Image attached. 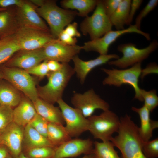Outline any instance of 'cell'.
<instances>
[{
	"label": "cell",
	"mask_w": 158,
	"mask_h": 158,
	"mask_svg": "<svg viewBox=\"0 0 158 158\" xmlns=\"http://www.w3.org/2000/svg\"><path fill=\"white\" fill-rule=\"evenodd\" d=\"M111 141L94 142L93 158H121Z\"/></svg>",
	"instance_id": "28"
},
{
	"label": "cell",
	"mask_w": 158,
	"mask_h": 158,
	"mask_svg": "<svg viewBox=\"0 0 158 158\" xmlns=\"http://www.w3.org/2000/svg\"><path fill=\"white\" fill-rule=\"evenodd\" d=\"M140 93L144 101V105L152 112L158 105V97L155 90L146 91L141 88Z\"/></svg>",
	"instance_id": "32"
},
{
	"label": "cell",
	"mask_w": 158,
	"mask_h": 158,
	"mask_svg": "<svg viewBox=\"0 0 158 158\" xmlns=\"http://www.w3.org/2000/svg\"><path fill=\"white\" fill-rule=\"evenodd\" d=\"M47 64L50 72H55L60 69L62 66V63L54 60L47 61Z\"/></svg>",
	"instance_id": "42"
},
{
	"label": "cell",
	"mask_w": 158,
	"mask_h": 158,
	"mask_svg": "<svg viewBox=\"0 0 158 158\" xmlns=\"http://www.w3.org/2000/svg\"><path fill=\"white\" fill-rule=\"evenodd\" d=\"M131 0H122L118 7L110 17L112 26L116 30L124 29L128 18Z\"/></svg>",
	"instance_id": "25"
},
{
	"label": "cell",
	"mask_w": 158,
	"mask_h": 158,
	"mask_svg": "<svg viewBox=\"0 0 158 158\" xmlns=\"http://www.w3.org/2000/svg\"><path fill=\"white\" fill-rule=\"evenodd\" d=\"M16 158H31L26 156L24 153L22 152Z\"/></svg>",
	"instance_id": "45"
},
{
	"label": "cell",
	"mask_w": 158,
	"mask_h": 158,
	"mask_svg": "<svg viewBox=\"0 0 158 158\" xmlns=\"http://www.w3.org/2000/svg\"><path fill=\"white\" fill-rule=\"evenodd\" d=\"M13 35L21 50L43 48L55 39L50 32L26 27H19Z\"/></svg>",
	"instance_id": "9"
},
{
	"label": "cell",
	"mask_w": 158,
	"mask_h": 158,
	"mask_svg": "<svg viewBox=\"0 0 158 158\" xmlns=\"http://www.w3.org/2000/svg\"><path fill=\"white\" fill-rule=\"evenodd\" d=\"M97 1V0H63L60 4L65 9L76 10L78 15L86 17L95 8Z\"/></svg>",
	"instance_id": "23"
},
{
	"label": "cell",
	"mask_w": 158,
	"mask_h": 158,
	"mask_svg": "<svg viewBox=\"0 0 158 158\" xmlns=\"http://www.w3.org/2000/svg\"><path fill=\"white\" fill-rule=\"evenodd\" d=\"M143 1L142 0H131L129 10V15L127 25H131L134 16L139 8Z\"/></svg>",
	"instance_id": "38"
},
{
	"label": "cell",
	"mask_w": 158,
	"mask_h": 158,
	"mask_svg": "<svg viewBox=\"0 0 158 158\" xmlns=\"http://www.w3.org/2000/svg\"><path fill=\"white\" fill-rule=\"evenodd\" d=\"M3 78V75L1 71H0V79Z\"/></svg>",
	"instance_id": "47"
},
{
	"label": "cell",
	"mask_w": 158,
	"mask_h": 158,
	"mask_svg": "<svg viewBox=\"0 0 158 158\" xmlns=\"http://www.w3.org/2000/svg\"><path fill=\"white\" fill-rule=\"evenodd\" d=\"M119 58V56L115 54L100 55L95 59L84 61L77 55L72 59L74 66L73 68L81 83L83 84L87 75L93 69L97 66L106 63L110 59H116Z\"/></svg>",
	"instance_id": "18"
},
{
	"label": "cell",
	"mask_w": 158,
	"mask_h": 158,
	"mask_svg": "<svg viewBox=\"0 0 158 158\" xmlns=\"http://www.w3.org/2000/svg\"><path fill=\"white\" fill-rule=\"evenodd\" d=\"M23 146L25 150L40 147H54L47 138L38 132L29 124L24 127Z\"/></svg>",
	"instance_id": "22"
},
{
	"label": "cell",
	"mask_w": 158,
	"mask_h": 158,
	"mask_svg": "<svg viewBox=\"0 0 158 158\" xmlns=\"http://www.w3.org/2000/svg\"><path fill=\"white\" fill-rule=\"evenodd\" d=\"M34 104L30 100L22 99L13 112V122L24 127L28 124L37 114Z\"/></svg>",
	"instance_id": "21"
},
{
	"label": "cell",
	"mask_w": 158,
	"mask_h": 158,
	"mask_svg": "<svg viewBox=\"0 0 158 158\" xmlns=\"http://www.w3.org/2000/svg\"><path fill=\"white\" fill-rule=\"evenodd\" d=\"M102 70L107 76L103 80L104 85H113L119 87L123 84L131 86L135 92L134 99L143 101L138 85L139 78L142 73L141 63H138L129 68L123 69H107Z\"/></svg>",
	"instance_id": "5"
},
{
	"label": "cell",
	"mask_w": 158,
	"mask_h": 158,
	"mask_svg": "<svg viewBox=\"0 0 158 158\" xmlns=\"http://www.w3.org/2000/svg\"><path fill=\"white\" fill-rule=\"evenodd\" d=\"M55 148L50 146L36 147L25 150L24 154L31 158H53Z\"/></svg>",
	"instance_id": "29"
},
{
	"label": "cell",
	"mask_w": 158,
	"mask_h": 158,
	"mask_svg": "<svg viewBox=\"0 0 158 158\" xmlns=\"http://www.w3.org/2000/svg\"><path fill=\"white\" fill-rule=\"evenodd\" d=\"M36 9L39 15L47 22L51 34L55 39H58L65 27L78 15L77 11L61 8L54 1H44L42 5Z\"/></svg>",
	"instance_id": "3"
},
{
	"label": "cell",
	"mask_w": 158,
	"mask_h": 158,
	"mask_svg": "<svg viewBox=\"0 0 158 158\" xmlns=\"http://www.w3.org/2000/svg\"><path fill=\"white\" fill-rule=\"evenodd\" d=\"M121 1L122 0H103L106 12L109 18L116 10Z\"/></svg>",
	"instance_id": "37"
},
{
	"label": "cell",
	"mask_w": 158,
	"mask_h": 158,
	"mask_svg": "<svg viewBox=\"0 0 158 158\" xmlns=\"http://www.w3.org/2000/svg\"><path fill=\"white\" fill-rule=\"evenodd\" d=\"M93 13L85 17L80 25L83 34L89 35L91 40L99 38L112 30L113 26L105 11L103 0H97Z\"/></svg>",
	"instance_id": "6"
},
{
	"label": "cell",
	"mask_w": 158,
	"mask_h": 158,
	"mask_svg": "<svg viewBox=\"0 0 158 158\" xmlns=\"http://www.w3.org/2000/svg\"><path fill=\"white\" fill-rule=\"evenodd\" d=\"M158 3V0H150L137 16L135 19V25L138 29L140 30L141 23L143 19L154 9Z\"/></svg>",
	"instance_id": "35"
},
{
	"label": "cell",
	"mask_w": 158,
	"mask_h": 158,
	"mask_svg": "<svg viewBox=\"0 0 158 158\" xmlns=\"http://www.w3.org/2000/svg\"><path fill=\"white\" fill-rule=\"evenodd\" d=\"M9 153L7 147L4 145L0 144V158H7Z\"/></svg>",
	"instance_id": "43"
},
{
	"label": "cell",
	"mask_w": 158,
	"mask_h": 158,
	"mask_svg": "<svg viewBox=\"0 0 158 158\" xmlns=\"http://www.w3.org/2000/svg\"><path fill=\"white\" fill-rule=\"evenodd\" d=\"M87 119L88 131L94 138L102 142L110 141L113 134L118 132L120 124V118L109 109L103 111L99 115H92Z\"/></svg>",
	"instance_id": "4"
},
{
	"label": "cell",
	"mask_w": 158,
	"mask_h": 158,
	"mask_svg": "<svg viewBox=\"0 0 158 158\" xmlns=\"http://www.w3.org/2000/svg\"><path fill=\"white\" fill-rule=\"evenodd\" d=\"M6 10V8H2L0 7V11H4V10Z\"/></svg>",
	"instance_id": "48"
},
{
	"label": "cell",
	"mask_w": 158,
	"mask_h": 158,
	"mask_svg": "<svg viewBox=\"0 0 158 158\" xmlns=\"http://www.w3.org/2000/svg\"><path fill=\"white\" fill-rule=\"evenodd\" d=\"M58 39L63 43L70 45H75L77 42L76 37L70 36L64 30L59 34Z\"/></svg>",
	"instance_id": "39"
},
{
	"label": "cell",
	"mask_w": 158,
	"mask_h": 158,
	"mask_svg": "<svg viewBox=\"0 0 158 158\" xmlns=\"http://www.w3.org/2000/svg\"><path fill=\"white\" fill-rule=\"evenodd\" d=\"M23 1L18 7L16 21L20 27H26L49 32L45 23L36 11L31 2Z\"/></svg>",
	"instance_id": "16"
},
{
	"label": "cell",
	"mask_w": 158,
	"mask_h": 158,
	"mask_svg": "<svg viewBox=\"0 0 158 158\" xmlns=\"http://www.w3.org/2000/svg\"><path fill=\"white\" fill-rule=\"evenodd\" d=\"M30 1L33 4L35 5L40 7L41 6L44 4V1L42 0H31Z\"/></svg>",
	"instance_id": "44"
},
{
	"label": "cell",
	"mask_w": 158,
	"mask_h": 158,
	"mask_svg": "<svg viewBox=\"0 0 158 158\" xmlns=\"http://www.w3.org/2000/svg\"><path fill=\"white\" fill-rule=\"evenodd\" d=\"M73 68L68 63H62L59 70L50 72L47 75L48 82L40 87L38 91L41 99L53 104L62 99L63 92L73 75Z\"/></svg>",
	"instance_id": "2"
},
{
	"label": "cell",
	"mask_w": 158,
	"mask_h": 158,
	"mask_svg": "<svg viewBox=\"0 0 158 158\" xmlns=\"http://www.w3.org/2000/svg\"><path fill=\"white\" fill-rule=\"evenodd\" d=\"M47 60H45L34 67L26 70L29 74L43 78L47 76L50 71L47 64Z\"/></svg>",
	"instance_id": "36"
},
{
	"label": "cell",
	"mask_w": 158,
	"mask_h": 158,
	"mask_svg": "<svg viewBox=\"0 0 158 158\" xmlns=\"http://www.w3.org/2000/svg\"><path fill=\"white\" fill-rule=\"evenodd\" d=\"M135 33L142 35L148 40H150L149 34L138 29L135 25L121 30H111L102 36L85 42L82 46V50L86 51H93L100 55L107 54L110 46L121 35L127 33Z\"/></svg>",
	"instance_id": "10"
},
{
	"label": "cell",
	"mask_w": 158,
	"mask_h": 158,
	"mask_svg": "<svg viewBox=\"0 0 158 158\" xmlns=\"http://www.w3.org/2000/svg\"><path fill=\"white\" fill-rule=\"evenodd\" d=\"M1 72L3 78L23 92L32 102L39 98L34 80L26 70L5 66L2 68Z\"/></svg>",
	"instance_id": "8"
},
{
	"label": "cell",
	"mask_w": 158,
	"mask_h": 158,
	"mask_svg": "<svg viewBox=\"0 0 158 158\" xmlns=\"http://www.w3.org/2000/svg\"><path fill=\"white\" fill-rule=\"evenodd\" d=\"M24 134V127L13 122L0 134V144L5 146L16 158L22 152Z\"/></svg>",
	"instance_id": "15"
},
{
	"label": "cell",
	"mask_w": 158,
	"mask_h": 158,
	"mask_svg": "<svg viewBox=\"0 0 158 158\" xmlns=\"http://www.w3.org/2000/svg\"><path fill=\"white\" fill-rule=\"evenodd\" d=\"M77 28V23L74 22L67 25L64 30L66 33L72 37H80L81 36V34L78 30Z\"/></svg>",
	"instance_id": "40"
},
{
	"label": "cell",
	"mask_w": 158,
	"mask_h": 158,
	"mask_svg": "<svg viewBox=\"0 0 158 158\" xmlns=\"http://www.w3.org/2000/svg\"><path fill=\"white\" fill-rule=\"evenodd\" d=\"M143 153L147 158L158 157V138L148 141L143 142L142 147Z\"/></svg>",
	"instance_id": "33"
},
{
	"label": "cell",
	"mask_w": 158,
	"mask_h": 158,
	"mask_svg": "<svg viewBox=\"0 0 158 158\" xmlns=\"http://www.w3.org/2000/svg\"><path fill=\"white\" fill-rule=\"evenodd\" d=\"M57 103L66 124L65 128L71 138L78 137L88 130V119L79 110L69 105L62 99L59 100Z\"/></svg>",
	"instance_id": "11"
},
{
	"label": "cell",
	"mask_w": 158,
	"mask_h": 158,
	"mask_svg": "<svg viewBox=\"0 0 158 158\" xmlns=\"http://www.w3.org/2000/svg\"><path fill=\"white\" fill-rule=\"evenodd\" d=\"M82 50V46L65 44L55 39L43 48L45 60H54L61 63H68Z\"/></svg>",
	"instance_id": "13"
},
{
	"label": "cell",
	"mask_w": 158,
	"mask_h": 158,
	"mask_svg": "<svg viewBox=\"0 0 158 158\" xmlns=\"http://www.w3.org/2000/svg\"><path fill=\"white\" fill-rule=\"evenodd\" d=\"M47 138L55 147L72 139L63 125L49 122Z\"/></svg>",
	"instance_id": "24"
},
{
	"label": "cell",
	"mask_w": 158,
	"mask_h": 158,
	"mask_svg": "<svg viewBox=\"0 0 158 158\" xmlns=\"http://www.w3.org/2000/svg\"><path fill=\"white\" fill-rule=\"evenodd\" d=\"M23 1L21 0H0V7L6 8V7L13 5L18 7L22 4Z\"/></svg>",
	"instance_id": "41"
},
{
	"label": "cell",
	"mask_w": 158,
	"mask_h": 158,
	"mask_svg": "<svg viewBox=\"0 0 158 158\" xmlns=\"http://www.w3.org/2000/svg\"><path fill=\"white\" fill-rule=\"evenodd\" d=\"M16 21L9 11H0V35H7L6 34L15 26Z\"/></svg>",
	"instance_id": "30"
},
{
	"label": "cell",
	"mask_w": 158,
	"mask_h": 158,
	"mask_svg": "<svg viewBox=\"0 0 158 158\" xmlns=\"http://www.w3.org/2000/svg\"><path fill=\"white\" fill-rule=\"evenodd\" d=\"M93 149L94 143L89 139H71L55 148L53 158H72L83 154H92Z\"/></svg>",
	"instance_id": "14"
},
{
	"label": "cell",
	"mask_w": 158,
	"mask_h": 158,
	"mask_svg": "<svg viewBox=\"0 0 158 158\" xmlns=\"http://www.w3.org/2000/svg\"><path fill=\"white\" fill-rule=\"evenodd\" d=\"M48 123L37 113L29 124L38 132L47 138Z\"/></svg>",
	"instance_id": "34"
},
{
	"label": "cell",
	"mask_w": 158,
	"mask_h": 158,
	"mask_svg": "<svg viewBox=\"0 0 158 158\" xmlns=\"http://www.w3.org/2000/svg\"><path fill=\"white\" fill-rule=\"evenodd\" d=\"M21 99L19 93L13 87L0 83V104L12 107H16Z\"/></svg>",
	"instance_id": "27"
},
{
	"label": "cell",
	"mask_w": 158,
	"mask_h": 158,
	"mask_svg": "<svg viewBox=\"0 0 158 158\" xmlns=\"http://www.w3.org/2000/svg\"><path fill=\"white\" fill-rule=\"evenodd\" d=\"M32 103L37 113L48 122L63 125L65 123L59 107L39 98Z\"/></svg>",
	"instance_id": "19"
},
{
	"label": "cell",
	"mask_w": 158,
	"mask_h": 158,
	"mask_svg": "<svg viewBox=\"0 0 158 158\" xmlns=\"http://www.w3.org/2000/svg\"><path fill=\"white\" fill-rule=\"evenodd\" d=\"M7 63L6 66L27 70L45 60L43 48L34 50H20Z\"/></svg>",
	"instance_id": "17"
},
{
	"label": "cell",
	"mask_w": 158,
	"mask_h": 158,
	"mask_svg": "<svg viewBox=\"0 0 158 158\" xmlns=\"http://www.w3.org/2000/svg\"><path fill=\"white\" fill-rule=\"evenodd\" d=\"M71 101L74 107L87 118L92 115L96 109L105 111L109 108V104L96 94L92 89L83 93H74Z\"/></svg>",
	"instance_id": "12"
},
{
	"label": "cell",
	"mask_w": 158,
	"mask_h": 158,
	"mask_svg": "<svg viewBox=\"0 0 158 158\" xmlns=\"http://www.w3.org/2000/svg\"><path fill=\"white\" fill-rule=\"evenodd\" d=\"M12 107L0 104V134L13 122Z\"/></svg>",
	"instance_id": "31"
},
{
	"label": "cell",
	"mask_w": 158,
	"mask_h": 158,
	"mask_svg": "<svg viewBox=\"0 0 158 158\" xmlns=\"http://www.w3.org/2000/svg\"><path fill=\"white\" fill-rule=\"evenodd\" d=\"M20 50L13 34L2 37L0 40V64Z\"/></svg>",
	"instance_id": "26"
},
{
	"label": "cell",
	"mask_w": 158,
	"mask_h": 158,
	"mask_svg": "<svg viewBox=\"0 0 158 158\" xmlns=\"http://www.w3.org/2000/svg\"><path fill=\"white\" fill-rule=\"evenodd\" d=\"M131 109L139 116L140 126L138 131L141 139L144 142L150 140L153 130L158 127V121L150 118V111L144 105L140 108L132 107Z\"/></svg>",
	"instance_id": "20"
},
{
	"label": "cell",
	"mask_w": 158,
	"mask_h": 158,
	"mask_svg": "<svg viewBox=\"0 0 158 158\" xmlns=\"http://www.w3.org/2000/svg\"><path fill=\"white\" fill-rule=\"evenodd\" d=\"M80 158H93V154L85 155L83 157Z\"/></svg>",
	"instance_id": "46"
},
{
	"label": "cell",
	"mask_w": 158,
	"mask_h": 158,
	"mask_svg": "<svg viewBox=\"0 0 158 158\" xmlns=\"http://www.w3.org/2000/svg\"><path fill=\"white\" fill-rule=\"evenodd\" d=\"M7 158H12L10 154L8 156Z\"/></svg>",
	"instance_id": "49"
},
{
	"label": "cell",
	"mask_w": 158,
	"mask_h": 158,
	"mask_svg": "<svg viewBox=\"0 0 158 158\" xmlns=\"http://www.w3.org/2000/svg\"><path fill=\"white\" fill-rule=\"evenodd\" d=\"M158 47L157 41L154 39L147 47L139 49L134 43H129L119 45L117 50L123 54V56L114 61H109V65L124 69L128 67L141 63L147 59L150 55Z\"/></svg>",
	"instance_id": "7"
},
{
	"label": "cell",
	"mask_w": 158,
	"mask_h": 158,
	"mask_svg": "<svg viewBox=\"0 0 158 158\" xmlns=\"http://www.w3.org/2000/svg\"><path fill=\"white\" fill-rule=\"evenodd\" d=\"M120 119L118 135L110 141L119 150L122 158H147L142 151L143 141L140 135L138 127L127 114Z\"/></svg>",
	"instance_id": "1"
}]
</instances>
